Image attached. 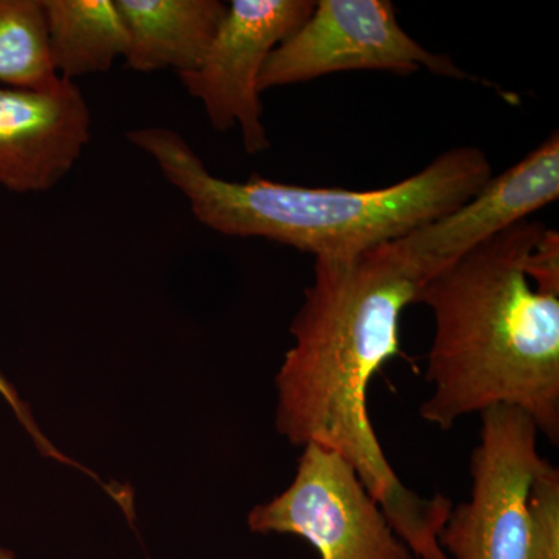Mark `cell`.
Returning <instances> with one entry per match:
<instances>
[{"instance_id":"obj_9","label":"cell","mask_w":559,"mask_h":559,"mask_svg":"<svg viewBox=\"0 0 559 559\" xmlns=\"http://www.w3.org/2000/svg\"><path fill=\"white\" fill-rule=\"evenodd\" d=\"M558 197L559 134L554 132L524 159L492 176L465 204L400 240L439 274L468 250L528 219Z\"/></svg>"},{"instance_id":"obj_16","label":"cell","mask_w":559,"mask_h":559,"mask_svg":"<svg viewBox=\"0 0 559 559\" xmlns=\"http://www.w3.org/2000/svg\"><path fill=\"white\" fill-rule=\"evenodd\" d=\"M0 559H14L13 551L0 549Z\"/></svg>"},{"instance_id":"obj_3","label":"cell","mask_w":559,"mask_h":559,"mask_svg":"<svg viewBox=\"0 0 559 559\" xmlns=\"http://www.w3.org/2000/svg\"><path fill=\"white\" fill-rule=\"evenodd\" d=\"M194 218L227 237L266 238L319 257H345L400 240L465 204L492 178L487 154L459 146L417 175L378 190L311 189L252 176L216 178L178 131H128Z\"/></svg>"},{"instance_id":"obj_12","label":"cell","mask_w":559,"mask_h":559,"mask_svg":"<svg viewBox=\"0 0 559 559\" xmlns=\"http://www.w3.org/2000/svg\"><path fill=\"white\" fill-rule=\"evenodd\" d=\"M43 0H0V84L49 91L60 84Z\"/></svg>"},{"instance_id":"obj_4","label":"cell","mask_w":559,"mask_h":559,"mask_svg":"<svg viewBox=\"0 0 559 559\" xmlns=\"http://www.w3.org/2000/svg\"><path fill=\"white\" fill-rule=\"evenodd\" d=\"M480 417L471 499L452 507L439 544L450 559H527L530 491L546 462L539 430L516 407H489Z\"/></svg>"},{"instance_id":"obj_2","label":"cell","mask_w":559,"mask_h":559,"mask_svg":"<svg viewBox=\"0 0 559 559\" xmlns=\"http://www.w3.org/2000/svg\"><path fill=\"white\" fill-rule=\"evenodd\" d=\"M546 226L521 221L468 250L426 283L418 305L436 319L419 407L429 425L516 407L559 441V296L539 293L525 263Z\"/></svg>"},{"instance_id":"obj_14","label":"cell","mask_w":559,"mask_h":559,"mask_svg":"<svg viewBox=\"0 0 559 559\" xmlns=\"http://www.w3.org/2000/svg\"><path fill=\"white\" fill-rule=\"evenodd\" d=\"M530 282L543 294L559 296V234L547 229L525 263Z\"/></svg>"},{"instance_id":"obj_8","label":"cell","mask_w":559,"mask_h":559,"mask_svg":"<svg viewBox=\"0 0 559 559\" xmlns=\"http://www.w3.org/2000/svg\"><path fill=\"white\" fill-rule=\"evenodd\" d=\"M92 117L75 81L49 91L0 87V186L14 193L53 189L92 138Z\"/></svg>"},{"instance_id":"obj_7","label":"cell","mask_w":559,"mask_h":559,"mask_svg":"<svg viewBox=\"0 0 559 559\" xmlns=\"http://www.w3.org/2000/svg\"><path fill=\"white\" fill-rule=\"evenodd\" d=\"M314 7L312 0H234L200 68L178 75L187 94L204 106L213 130L240 128L250 156L270 148L260 100L261 70Z\"/></svg>"},{"instance_id":"obj_1","label":"cell","mask_w":559,"mask_h":559,"mask_svg":"<svg viewBox=\"0 0 559 559\" xmlns=\"http://www.w3.org/2000/svg\"><path fill=\"white\" fill-rule=\"evenodd\" d=\"M437 272L401 240L345 257H319L289 326L280 367V436L347 460L390 527L417 559H450L439 544L452 503L425 499L396 476L369 415L370 381L400 349V319Z\"/></svg>"},{"instance_id":"obj_15","label":"cell","mask_w":559,"mask_h":559,"mask_svg":"<svg viewBox=\"0 0 559 559\" xmlns=\"http://www.w3.org/2000/svg\"><path fill=\"white\" fill-rule=\"evenodd\" d=\"M0 395H2L7 403H9L11 409L16 414L17 419H20L21 425L24 426L28 433H31L33 441H35L36 447H38V450L43 452L44 455L58 460V462L61 463H68V465H72L73 468L84 471V468H81L79 463H75L73 460L62 455L61 452L53 447V443H50V441L44 437V433L40 432L35 419H33L32 412L28 409L27 404L20 399L16 389H14L13 385L2 377V373H0ZM86 474L94 477V473H92V471L86 469Z\"/></svg>"},{"instance_id":"obj_10","label":"cell","mask_w":559,"mask_h":559,"mask_svg":"<svg viewBox=\"0 0 559 559\" xmlns=\"http://www.w3.org/2000/svg\"><path fill=\"white\" fill-rule=\"evenodd\" d=\"M128 35V68L193 72L215 39L227 5L219 0H116Z\"/></svg>"},{"instance_id":"obj_5","label":"cell","mask_w":559,"mask_h":559,"mask_svg":"<svg viewBox=\"0 0 559 559\" xmlns=\"http://www.w3.org/2000/svg\"><path fill=\"white\" fill-rule=\"evenodd\" d=\"M419 69L448 79H468L450 57L432 53L412 39L389 0H319L310 17L267 58L259 91L263 94L352 70L407 75Z\"/></svg>"},{"instance_id":"obj_13","label":"cell","mask_w":559,"mask_h":559,"mask_svg":"<svg viewBox=\"0 0 559 559\" xmlns=\"http://www.w3.org/2000/svg\"><path fill=\"white\" fill-rule=\"evenodd\" d=\"M527 559H559V471L547 460L530 491Z\"/></svg>"},{"instance_id":"obj_6","label":"cell","mask_w":559,"mask_h":559,"mask_svg":"<svg viewBox=\"0 0 559 559\" xmlns=\"http://www.w3.org/2000/svg\"><path fill=\"white\" fill-rule=\"evenodd\" d=\"M255 533L307 539L320 559H415L355 468L334 451L307 444L294 480L248 518Z\"/></svg>"},{"instance_id":"obj_11","label":"cell","mask_w":559,"mask_h":559,"mask_svg":"<svg viewBox=\"0 0 559 559\" xmlns=\"http://www.w3.org/2000/svg\"><path fill=\"white\" fill-rule=\"evenodd\" d=\"M51 62L61 79L73 81L108 72L130 46L116 0H43Z\"/></svg>"}]
</instances>
